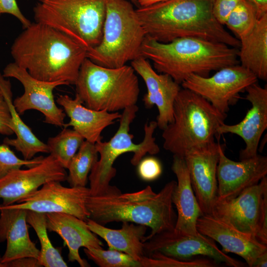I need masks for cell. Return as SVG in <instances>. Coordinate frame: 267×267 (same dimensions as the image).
<instances>
[{"label": "cell", "instance_id": "34", "mask_svg": "<svg viewBox=\"0 0 267 267\" xmlns=\"http://www.w3.org/2000/svg\"><path fill=\"white\" fill-rule=\"evenodd\" d=\"M44 157L40 156L30 160L21 159L15 155L8 145L3 143L0 145V178L23 166L30 168L35 166L39 164Z\"/></svg>", "mask_w": 267, "mask_h": 267}, {"label": "cell", "instance_id": "20", "mask_svg": "<svg viewBox=\"0 0 267 267\" xmlns=\"http://www.w3.org/2000/svg\"><path fill=\"white\" fill-rule=\"evenodd\" d=\"M196 228L199 233L218 242L222 252L240 256L249 267H253L256 260L267 252V245L211 215L199 217Z\"/></svg>", "mask_w": 267, "mask_h": 267}, {"label": "cell", "instance_id": "23", "mask_svg": "<svg viewBox=\"0 0 267 267\" xmlns=\"http://www.w3.org/2000/svg\"><path fill=\"white\" fill-rule=\"evenodd\" d=\"M56 101L63 107L70 119L64 127H72L85 140L93 143L101 140L103 131L113 124L121 116L118 112H109L89 108L83 105L77 94L74 98L66 94L59 95Z\"/></svg>", "mask_w": 267, "mask_h": 267}, {"label": "cell", "instance_id": "14", "mask_svg": "<svg viewBox=\"0 0 267 267\" xmlns=\"http://www.w3.org/2000/svg\"><path fill=\"white\" fill-rule=\"evenodd\" d=\"M89 195V188L86 186L65 187L60 181H51L44 184L41 188L25 196L17 203L0 206L44 214L66 213L87 221L89 214L86 201Z\"/></svg>", "mask_w": 267, "mask_h": 267}, {"label": "cell", "instance_id": "38", "mask_svg": "<svg viewBox=\"0 0 267 267\" xmlns=\"http://www.w3.org/2000/svg\"><path fill=\"white\" fill-rule=\"evenodd\" d=\"M4 13L16 17L22 24L24 29L31 24L21 11L16 0H0V14Z\"/></svg>", "mask_w": 267, "mask_h": 267}, {"label": "cell", "instance_id": "24", "mask_svg": "<svg viewBox=\"0 0 267 267\" xmlns=\"http://www.w3.org/2000/svg\"><path fill=\"white\" fill-rule=\"evenodd\" d=\"M172 170L177 178L172 193V203L177 211L174 230L188 234H196L197 221L203 215L194 194L184 158L173 155Z\"/></svg>", "mask_w": 267, "mask_h": 267}, {"label": "cell", "instance_id": "25", "mask_svg": "<svg viewBox=\"0 0 267 267\" xmlns=\"http://www.w3.org/2000/svg\"><path fill=\"white\" fill-rule=\"evenodd\" d=\"M86 221L90 230L106 241L108 249L125 253L140 262L145 256L143 239L146 226L124 222L120 229H116L106 227L89 219Z\"/></svg>", "mask_w": 267, "mask_h": 267}, {"label": "cell", "instance_id": "28", "mask_svg": "<svg viewBox=\"0 0 267 267\" xmlns=\"http://www.w3.org/2000/svg\"><path fill=\"white\" fill-rule=\"evenodd\" d=\"M27 223L35 230L41 249L39 262L42 267H67L60 251L52 244L47 233L45 214L27 210Z\"/></svg>", "mask_w": 267, "mask_h": 267}, {"label": "cell", "instance_id": "22", "mask_svg": "<svg viewBox=\"0 0 267 267\" xmlns=\"http://www.w3.org/2000/svg\"><path fill=\"white\" fill-rule=\"evenodd\" d=\"M27 210L0 206V243L6 241L3 263L23 258L39 259L40 249L30 238L26 220Z\"/></svg>", "mask_w": 267, "mask_h": 267}, {"label": "cell", "instance_id": "3", "mask_svg": "<svg viewBox=\"0 0 267 267\" xmlns=\"http://www.w3.org/2000/svg\"><path fill=\"white\" fill-rule=\"evenodd\" d=\"M177 181L167 183L156 193L148 185L137 191L89 195L86 207L89 219L101 225L112 222H129L151 228L143 242L154 235L175 228L177 215L172 200Z\"/></svg>", "mask_w": 267, "mask_h": 267}, {"label": "cell", "instance_id": "8", "mask_svg": "<svg viewBox=\"0 0 267 267\" xmlns=\"http://www.w3.org/2000/svg\"><path fill=\"white\" fill-rule=\"evenodd\" d=\"M138 110L136 104L124 109L119 119V127L115 134L107 141L101 140L95 143L99 158L93 165L88 178L90 195L121 191L117 187L110 184L116 174L113 164L120 155L128 152L133 153L131 163L135 166L146 154L155 155L160 152V148L153 136L157 128L156 121L145 123L144 136L141 142L135 143L133 141L134 135L130 133V125Z\"/></svg>", "mask_w": 267, "mask_h": 267}, {"label": "cell", "instance_id": "42", "mask_svg": "<svg viewBox=\"0 0 267 267\" xmlns=\"http://www.w3.org/2000/svg\"><path fill=\"white\" fill-rule=\"evenodd\" d=\"M139 7H147L167 0H136Z\"/></svg>", "mask_w": 267, "mask_h": 267}, {"label": "cell", "instance_id": "21", "mask_svg": "<svg viewBox=\"0 0 267 267\" xmlns=\"http://www.w3.org/2000/svg\"><path fill=\"white\" fill-rule=\"evenodd\" d=\"M48 231L54 232L63 239L68 249V261L81 267H89L79 254L81 247L102 248L103 244L89 228L87 221L66 213L45 214Z\"/></svg>", "mask_w": 267, "mask_h": 267}, {"label": "cell", "instance_id": "4", "mask_svg": "<svg viewBox=\"0 0 267 267\" xmlns=\"http://www.w3.org/2000/svg\"><path fill=\"white\" fill-rule=\"evenodd\" d=\"M238 54L237 48L194 37L165 43L146 36L140 49V55L152 61L158 73L179 85L191 74L208 77L212 71L239 64Z\"/></svg>", "mask_w": 267, "mask_h": 267}, {"label": "cell", "instance_id": "12", "mask_svg": "<svg viewBox=\"0 0 267 267\" xmlns=\"http://www.w3.org/2000/svg\"><path fill=\"white\" fill-rule=\"evenodd\" d=\"M145 256L159 253L180 260H188L195 256L208 257L218 263L232 267H242V263L220 250L211 238L199 232L188 234L174 230L154 235L144 242Z\"/></svg>", "mask_w": 267, "mask_h": 267}, {"label": "cell", "instance_id": "39", "mask_svg": "<svg viewBox=\"0 0 267 267\" xmlns=\"http://www.w3.org/2000/svg\"><path fill=\"white\" fill-rule=\"evenodd\" d=\"M8 267H41L39 260L33 257H23L6 263Z\"/></svg>", "mask_w": 267, "mask_h": 267}, {"label": "cell", "instance_id": "44", "mask_svg": "<svg viewBox=\"0 0 267 267\" xmlns=\"http://www.w3.org/2000/svg\"><path fill=\"white\" fill-rule=\"evenodd\" d=\"M130 1H131L132 3H134L135 5H137L136 0H129Z\"/></svg>", "mask_w": 267, "mask_h": 267}, {"label": "cell", "instance_id": "1", "mask_svg": "<svg viewBox=\"0 0 267 267\" xmlns=\"http://www.w3.org/2000/svg\"><path fill=\"white\" fill-rule=\"evenodd\" d=\"M87 50L63 33L35 22L15 39L11 54L15 63L38 80L75 85Z\"/></svg>", "mask_w": 267, "mask_h": 267}, {"label": "cell", "instance_id": "13", "mask_svg": "<svg viewBox=\"0 0 267 267\" xmlns=\"http://www.w3.org/2000/svg\"><path fill=\"white\" fill-rule=\"evenodd\" d=\"M2 75L5 78L17 79L23 86V94L13 101L20 115L28 110H35L43 114L45 123L64 127L66 114L63 109L56 105L53 90L57 87L69 85L67 83L63 81L48 82L38 80L14 62L5 66Z\"/></svg>", "mask_w": 267, "mask_h": 267}, {"label": "cell", "instance_id": "6", "mask_svg": "<svg viewBox=\"0 0 267 267\" xmlns=\"http://www.w3.org/2000/svg\"><path fill=\"white\" fill-rule=\"evenodd\" d=\"M146 36L131 1L106 0L101 42L87 50V58L108 68L122 67L141 56V47Z\"/></svg>", "mask_w": 267, "mask_h": 267}, {"label": "cell", "instance_id": "26", "mask_svg": "<svg viewBox=\"0 0 267 267\" xmlns=\"http://www.w3.org/2000/svg\"><path fill=\"white\" fill-rule=\"evenodd\" d=\"M240 65L258 79L267 80V13L258 19L253 30L239 39Z\"/></svg>", "mask_w": 267, "mask_h": 267}, {"label": "cell", "instance_id": "40", "mask_svg": "<svg viewBox=\"0 0 267 267\" xmlns=\"http://www.w3.org/2000/svg\"><path fill=\"white\" fill-rule=\"evenodd\" d=\"M255 7L258 18L267 13V0H248Z\"/></svg>", "mask_w": 267, "mask_h": 267}, {"label": "cell", "instance_id": "7", "mask_svg": "<svg viewBox=\"0 0 267 267\" xmlns=\"http://www.w3.org/2000/svg\"><path fill=\"white\" fill-rule=\"evenodd\" d=\"M75 85L76 94L85 106L109 112L136 105L140 92L138 79L131 65L108 68L88 58L81 66Z\"/></svg>", "mask_w": 267, "mask_h": 267}, {"label": "cell", "instance_id": "5", "mask_svg": "<svg viewBox=\"0 0 267 267\" xmlns=\"http://www.w3.org/2000/svg\"><path fill=\"white\" fill-rule=\"evenodd\" d=\"M173 117L163 130V148L173 155L184 158L191 149L215 141L226 114L201 96L182 88L174 103Z\"/></svg>", "mask_w": 267, "mask_h": 267}, {"label": "cell", "instance_id": "18", "mask_svg": "<svg viewBox=\"0 0 267 267\" xmlns=\"http://www.w3.org/2000/svg\"><path fill=\"white\" fill-rule=\"evenodd\" d=\"M267 175V156L258 154L240 161H233L225 155L222 145L217 171V198H234L246 189L258 183Z\"/></svg>", "mask_w": 267, "mask_h": 267}, {"label": "cell", "instance_id": "2", "mask_svg": "<svg viewBox=\"0 0 267 267\" xmlns=\"http://www.w3.org/2000/svg\"><path fill=\"white\" fill-rule=\"evenodd\" d=\"M213 0H167L135 9L146 36L161 43L194 37L238 48L240 41L213 13Z\"/></svg>", "mask_w": 267, "mask_h": 267}, {"label": "cell", "instance_id": "29", "mask_svg": "<svg viewBox=\"0 0 267 267\" xmlns=\"http://www.w3.org/2000/svg\"><path fill=\"white\" fill-rule=\"evenodd\" d=\"M97 160L95 143L84 140L67 168V180L70 186H86L89 175Z\"/></svg>", "mask_w": 267, "mask_h": 267}, {"label": "cell", "instance_id": "15", "mask_svg": "<svg viewBox=\"0 0 267 267\" xmlns=\"http://www.w3.org/2000/svg\"><path fill=\"white\" fill-rule=\"evenodd\" d=\"M60 162L51 155L27 169L13 170L0 178L1 205L17 203L21 199L51 181L67 180V174Z\"/></svg>", "mask_w": 267, "mask_h": 267}, {"label": "cell", "instance_id": "30", "mask_svg": "<svg viewBox=\"0 0 267 267\" xmlns=\"http://www.w3.org/2000/svg\"><path fill=\"white\" fill-rule=\"evenodd\" d=\"M85 139L74 129L64 128L58 134L49 137L47 145L50 155L67 169Z\"/></svg>", "mask_w": 267, "mask_h": 267}, {"label": "cell", "instance_id": "35", "mask_svg": "<svg viewBox=\"0 0 267 267\" xmlns=\"http://www.w3.org/2000/svg\"><path fill=\"white\" fill-rule=\"evenodd\" d=\"M137 166L138 176L145 181L155 180L162 172L161 162L154 157L143 158Z\"/></svg>", "mask_w": 267, "mask_h": 267}, {"label": "cell", "instance_id": "11", "mask_svg": "<svg viewBox=\"0 0 267 267\" xmlns=\"http://www.w3.org/2000/svg\"><path fill=\"white\" fill-rule=\"evenodd\" d=\"M258 80L253 73L238 64L222 68L210 77L191 74L181 85L226 114L229 106L239 98V93Z\"/></svg>", "mask_w": 267, "mask_h": 267}, {"label": "cell", "instance_id": "27", "mask_svg": "<svg viewBox=\"0 0 267 267\" xmlns=\"http://www.w3.org/2000/svg\"><path fill=\"white\" fill-rule=\"evenodd\" d=\"M0 88L6 100L11 114L12 130L15 138L6 137L3 143L14 147L21 152L23 158L30 160L38 153H49L46 143L39 139L31 129L23 121L17 112L12 100L11 86L9 80H6L0 73Z\"/></svg>", "mask_w": 267, "mask_h": 267}, {"label": "cell", "instance_id": "33", "mask_svg": "<svg viewBox=\"0 0 267 267\" xmlns=\"http://www.w3.org/2000/svg\"><path fill=\"white\" fill-rule=\"evenodd\" d=\"M140 262L142 267H215L219 263L211 259L180 260L159 253L145 256Z\"/></svg>", "mask_w": 267, "mask_h": 267}, {"label": "cell", "instance_id": "10", "mask_svg": "<svg viewBox=\"0 0 267 267\" xmlns=\"http://www.w3.org/2000/svg\"><path fill=\"white\" fill-rule=\"evenodd\" d=\"M212 217L267 245V178L234 198H217Z\"/></svg>", "mask_w": 267, "mask_h": 267}, {"label": "cell", "instance_id": "41", "mask_svg": "<svg viewBox=\"0 0 267 267\" xmlns=\"http://www.w3.org/2000/svg\"><path fill=\"white\" fill-rule=\"evenodd\" d=\"M267 252L260 256L255 261L253 267H266L267 266Z\"/></svg>", "mask_w": 267, "mask_h": 267}, {"label": "cell", "instance_id": "17", "mask_svg": "<svg viewBox=\"0 0 267 267\" xmlns=\"http://www.w3.org/2000/svg\"><path fill=\"white\" fill-rule=\"evenodd\" d=\"M245 99L250 102L244 119L234 125L224 123L220 126L218 134H236L243 140L245 146L239 153L240 160L256 156L262 136L267 129V88L262 87L257 82L248 86Z\"/></svg>", "mask_w": 267, "mask_h": 267}, {"label": "cell", "instance_id": "32", "mask_svg": "<svg viewBox=\"0 0 267 267\" xmlns=\"http://www.w3.org/2000/svg\"><path fill=\"white\" fill-rule=\"evenodd\" d=\"M88 258L100 267H142L140 261L125 253L102 248H85Z\"/></svg>", "mask_w": 267, "mask_h": 267}, {"label": "cell", "instance_id": "36", "mask_svg": "<svg viewBox=\"0 0 267 267\" xmlns=\"http://www.w3.org/2000/svg\"><path fill=\"white\" fill-rule=\"evenodd\" d=\"M242 0H213V13L217 20L222 25L235 7Z\"/></svg>", "mask_w": 267, "mask_h": 267}, {"label": "cell", "instance_id": "31", "mask_svg": "<svg viewBox=\"0 0 267 267\" xmlns=\"http://www.w3.org/2000/svg\"><path fill=\"white\" fill-rule=\"evenodd\" d=\"M258 19L255 6L248 0H242L231 12L224 25L239 40L253 30Z\"/></svg>", "mask_w": 267, "mask_h": 267}, {"label": "cell", "instance_id": "37", "mask_svg": "<svg viewBox=\"0 0 267 267\" xmlns=\"http://www.w3.org/2000/svg\"><path fill=\"white\" fill-rule=\"evenodd\" d=\"M13 134L11 114L0 88V134L10 135Z\"/></svg>", "mask_w": 267, "mask_h": 267}, {"label": "cell", "instance_id": "9", "mask_svg": "<svg viewBox=\"0 0 267 267\" xmlns=\"http://www.w3.org/2000/svg\"><path fill=\"white\" fill-rule=\"evenodd\" d=\"M35 22L67 35L87 50L100 43L106 0H38Z\"/></svg>", "mask_w": 267, "mask_h": 267}, {"label": "cell", "instance_id": "16", "mask_svg": "<svg viewBox=\"0 0 267 267\" xmlns=\"http://www.w3.org/2000/svg\"><path fill=\"white\" fill-rule=\"evenodd\" d=\"M222 144L215 141L191 149L184 157L201 211L210 215L218 198L217 167Z\"/></svg>", "mask_w": 267, "mask_h": 267}, {"label": "cell", "instance_id": "19", "mask_svg": "<svg viewBox=\"0 0 267 267\" xmlns=\"http://www.w3.org/2000/svg\"><path fill=\"white\" fill-rule=\"evenodd\" d=\"M131 64L146 87L147 92L143 98L144 106L148 109L156 106L157 127L163 131L173 121L174 103L181 89L179 84L168 74L158 73L149 60L142 56L132 61Z\"/></svg>", "mask_w": 267, "mask_h": 267}, {"label": "cell", "instance_id": "43", "mask_svg": "<svg viewBox=\"0 0 267 267\" xmlns=\"http://www.w3.org/2000/svg\"><path fill=\"white\" fill-rule=\"evenodd\" d=\"M0 267H8L6 263H3L2 261V256L0 255Z\"/></svg>", "mask_w": 267, "mask_h": 267}]
</instances>
